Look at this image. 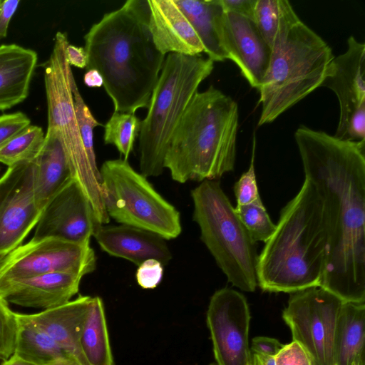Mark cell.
<instances>
[{
  "label": "cell",
  "mask_w": 365,
  "mask_h": 365,
  "mask_svg": "<svg viewBox=\"0 0 365 365\" xmlns=\"http://www.w3.org/2000/svg\"><path fill=\"white\" fill-rule=\"evenodd\" d=\"M353 365H364V364H354Z\"/></svg>",
  "instance_id": "45"
},
{
  "label": "cell",
  "mask_w": 365,
  "mask_h": 365,
  "mask_svg": "<svg viewBox=\"0 0 365 365\" xmlns=\"http://www.w3.org/2000/svg\"><path fill=\"white\" fill-rule=\"evenodd\" d=\"M198 36L208 58L215 61L227 59L220 43L216 18L222 11L219 0H174Z\"/></svg>",
  "instance_id": "24"
},
{
  "label": "cell",
  "mask_w": 365,
  "mask_h": 365,
  "mask_svg": "<svg viewBox=\"0 0 365 365\" xmlns=\"http://www.w3.org/2000/svg\"><path fill=\"white\" fill-rule=\"evenodd\" d=\"M66 56L68 64L79 68L87 66V56L83 47L68 44L66 49Z\"/></svg>",
  "instance_id": "40"
},
{
  "label": "cell",
  "mask_w": 365,
  "mask_h": 365,
  "mask_svg": "<svg viewBox=\"0 0 365 365\" xmlns=\"http://www.w3.org/2000/svg\"><path fill=\"white\" fill-rule=\"evenodd\" d=\"M220 43L250 85L259 89L267 71L272 48L252 20L222 11L216 18Z\"/></svg>",
  "instance_id": "16"
},
{
  "label": "cell",
  "mask_w": 365,
  "mask_h": 365,
  "mask_svg": "<svg viewBox=\"0 0 365 365\" xmlns=\"http://www.w3.org/2000/svg\"><path fill=\"white\" fill-rule=\"evenodd\" d=\"M255 138L253 140L252 154L248 170L242 173L234 185L237 206L261 201L255 171Z\"/></svg>",
  "instance_id": "33"
},
{
  "label": "cell",
  "mask_w": 365,
  "mask_h": 365,
  "mask_svg": "<svg viewBox=\"0 0 365 365\" xmlns=\"http://www.w3.org/2000/svg\"><path fill=\"white\" fill-rule=\"evenodd\" d=\"M84 83L91 88L103 86V78L101 74L94 69L87 70L83 77Z\"/></svg>",
  "instance_id": "41"
},
{
  "label": "cell",
  "mask_w": 365,
  "mask_h": 365,
  "mask_svg": "<svg viewBox=\"0 0 365 365\" xmlns=\"http://www.w3.org/2000/svg\"><path fill=\"white\" fill-rule=\"evenodd\" d=\"M209 365H217L215 363H211Z\"/></svg>",
  "instance_id": "46"
},
{
  "label": "cell",
  "mask_w": 365,
  "mask_h": 365,
  "mask_svg": "<svg viewBox=\"0 0 365 365\" xmlns=\"http://www.w3.org/2000/svg\"><path fill=\"white\" fill-rule=\"evenodd\" d=\"M149 29L155 47L163 55L197 56L203 46L174 0H148Z\"/></svg>",
  "instance_id": "18"
},
{
  "label": "cell",
  "mask_w": 365,
  "mask_h": 365,
  "mask_svg": "<svg viewBox=\"0 0 365 365\" xmlns=\"http://www.w3.org/2000/svg\"><path fill=\"white\" fill-rule=\"evenodd\" d=\"M93 237L103 251L138 266L150 259H157L165 265L172 259L166 240L154 232L133 226L102 225Z\"/></svg>",
  "instance_id": "19"
},
{
  "label": "cell",
  "mask_w": 365,
  "mask_h": 365,
  "mask_svg": "<svg viewBox=\"0 0 365 365\" xmlns=\"http://www.w3.org/2000/svg\"><path fill=\"white\" fill-rule=\"evenodd\" d=\"M135 276L138 285L143 289H154L163 279V265L157 259H147L138 266Z\"/></svg>",
  "instance_id": "34"
},
{
  "label": "cell",
  "mask_w": 365,
  "mask_h": 365,
  "mask_svg": "<svg viewBox=\"0 0 365 365\" xmlns=\"http://www.w3.org/2000/svg\"><path fill=\"white\" fill-rule=\"evenodd\" d=\"M91 298L79 295L61 305L28 314L36 326L79 365H88L81 351L80 340Z\"/></svg>",
  "instance_id": "20"
},
{
  "label": "cell",
  "mask_w": 365,
  "mask_h": 365,
  "mask_svg": "<svg viewBox=\"0 0 365 365\" xmlns=\"http://www.w3.org/2000/svg\"><path fill=\"white\" fill-rule=\"evenodd\" d=\"M235 210L254 243H265L271 237L276 225L272 222L262 200L236 206Z\"/></svg>",
  "instance_id": "29"
},
{
  "label": "cell",
  "mask_w": 365,
  "mask_h": 365,
  "mask_svg": "<svg viewBox=\"0 0 365 365\" xmlns=\"http://www.w3.org/2000/svg\"><path fill=\"white\" fill-rule=\"evenodd\" d=\"M82 278L76 274L56 272L3 281L0 296L8 303L46 310L71 300L78 292Z\"/></svg>",
  "instance_id": "17"
},
{
  "label": "cell",
  "mask_w": 365,
  "mask_h": 365,
  "mask_svg": "<svg viewBox=\"0 0 365 365\" xmlns=\"http://www.w3.org/2000/svg\"><path fill=\"white\" fill-rule=\"evenodd\" d=\"M80 344L88 365H115L104 304L100 297L91 298Z\"/></svg>",
  "instance_id": "25"
},
{
  "label": "cell",
  "mask_w": 365,
  "mask_h": 365,
  "mask_svg": "<svg viewBox=\"0 0 365 365\" xmlns=\"http://www.w3.org/2000/svg\"><path fill=\"white\" fill-rule=\"evenodd\" d=\"M66 33L56 34L52 52L44 63V84L48 106V128L62 140L73 178L79 183L101 225L110 221L104 207L100 170L86 154L76 115L72 83L75 80L66 49Z\"/></svg>",
  "instance_id": "8"
},
{
  "label": "cell",
  "mask_w": 365,
  "mask_h": 365,
  "mask_svg": "<svg viewBox=\"0 0 365 365\" xmlns=\"http://www.w3.org/2000/svg\"><path fill=\"white\" fill-rule=\"evenodd\" d=\"M44 140L45 134L41 127L29 125L0 146V163L9 168L34 160Z\"/></svg>",
  "instance_id": "27"
},
{
  "label": "cell",
  "mask_w": 365,
  "mask_h": 365,
  "mask_svg": "<svg viewBox=\"0 0 365 365\" xmlns=\"http://www.w3.org/2000/svg\"><path fill=\"white\" fill-rule=\"evenodd\" d=\"M237 103L210 86L197 92L170 141L164 160L173 180H216L235 168Z\"/></svg>",
  "instance_id": "4"
},
{
  "label": "cell",
  "mask_w": 365,
  "mask_h": 365,
  "mask_svg": "<svg viewBox=\"0 0 365 365\" xmlns=\"http://www.w3.org/2000/svg\"><path fill=\"white\" fill-rule=\"evenodd\" d=\"M3 362L4 365H39L27 361L15 354H14L9 359Z\"/></svg>",
  "instance_id": "43"
},
{
  "label": "cell",
  "mask_w": 365,
  "mask_h": 365,
  "mask_svg": "<svg viewBox=\"0 0 365 365\" xmlns=\"http://www.w3.org/2000/svg\"><path fill=\"white\" fill-rule=\"evenodd\" d=\"M1 40L0 39V42H1Z\"/></svg>",
  "instance_id": "49"
},
{
  "label": "cell",
  "mask_w": 365,
  "mask_h": 365,
  "mask_svg": "<svg viewBox=\"0 0 365 365\" xmlns=\"http://www.w3.org/2000/svg\"><path fill=\"white\" fill-rule=\"evenodd\" d=\"M283 345L274 338L256 336L252 339L250 349L252 353H258L274 357Z\"/></svg>",
  "instance_id": "38"
},
{
  "label": "cell",
  "mask_w": 365,
  "mask_h": 365,
  "mask_svg": "<svg viewBox=\"0 0 365 365\" xmlns=\"http://www.w3.org/2000/svg\"><path fill=\"white\" fill-rule=\"evenodd\" d=\"M365 304L344 302L333 341L334 365L364 364Z\"/></svg>",
  "instance_id": "23"
},
{
  "label": "cell",
  "mask_w": 365,
  "mask_h": 365,
  "mask_svg": "<svg viewBox=\"0 0 365 365\" xmlns=\"http://www.w3.org/2000/svg\"><path fill=\"white\" fill-rule=\"evenodd\" d=\"M330 46L303 23L284 0L269 64L258 89V125L278 116L321 86L334 58Z\"/></svg>",
  "instance_id": "5"
},
{
  "label": "cell",
  "mask_w": 365,
  "mask_h": 365,
  "mask_svg": "<svg viewBox=\"0 0 365 365\" xmlns=\"http://www.w3.org/2000/svg\"><path fill=\"white\" fill-rule=\"evenodd\" d=\"M343 302L320 286L290 295L282 318L292 340L304 349L312 365H334V329Z\"/></svg>",
  "instance_id": "10"
},
{
  "label": "cell",
  "mask_w": 365,
  "mask_h": 365,
  "mask_svg": "<svg viewBox=\"0 0 365 365\" xmlns=\"http://www.w3.org/2000/svg\"><path fill=\"white\" fill-rule=\"evenodd\" d=\"M1 169V168H0Z\"/></svg>",
  "instance_id": "50"
},
{
  "label": "cell",
  "mask_w": 365,
  "mask_h": 365,
  "mask_svg": "<svg viewBox=\"0 0 365 365\" xmlns=\"http://www.w3.org/2000/svg\"><path fill=\"white\" fill-rule=\"evenodd\" d=\"M101 225L91 202L73 178L44 206L31 240L56 238L90 244Z\"/></svg>",
  "instance_id": "15"
},
{
  "label": "cell",
  "mask_w": 365,
  "mask_h": 365,
  "mask_svg": "<svg viewBox=\"0 0 365 365\" xmlns=\"http://www.w3.org/2000/svg\"><path fill=\"white\" fill-rule=\"evenodd\" d=\"M251 365H276L274 356L252 353Z\"/></svg>",
  "instance_id": "42"
},
{
  "label": "cell",
  "mask_w": 365,
  "mask_h": 365,
  "mask_svg": "<svg viewBox=\"0 0 365 365\" xmlns=\"http://www.w3.org/2000/svg\"><path fill=\"white\" fill-rule=\"evenodd\" d=\"M31 125L29 118L22 112L0 115V146Z\"/></svg>",
  "instance_id": "35"
},
{
  "label": "cell",
  "mask_w": 365,
  "mask_h": 365,
  "mask_svg": "<svg viewBox=\"0 0 365 365\" xmlns=\"http://www.w3.org/2000/svg\"><path fill=\"white\" fill-rule=\"evenodd\" d=\"M99 170L103 204L110 218L166 240L180 235V212L128 160H106Z\"/></svg>",
  "instance_id": "9"
},
{
  "label": "cell",
  "mask_w": 365,
  "mask_h": 365,
  "mask_svg": "<svg viewBox=\"0 0 365 365\" xmlns=\"http://www.w3.org/2000/svg\"><path fill=\"white\" fill-rule=\"evenodd\" d=\"M321 86L336 95L339 120L334 135L350 140H365V44L353 36L346 51L334 57Z\"/></svg>",
  "instance_id": "12"
},
{
  "label": "cell",
  "mask_w": 365,
  "mask_h": 365,
  "mask_svg": "<svg viewBox=\"0 0 365 365\" xmlns=\"http://www.w3.org/2000/svg\"><path fill=\"white\" fill-rule=\"evenodd\" d=\"M47 365H79L76 361L68 359L63 358L53 361Z\"/></svg>",
  "instance_id": "44"
},
{
  "label": "cell",
  "mask_w": 365,
  "mask_h": 365,
  "mask_svg": "<svg viewBox=\"0 0 365 365\" xmlns=\"http://www.w3.org/2000/svg\"><path fill=\"white\" fill-rule=\"evenodd\" d=\"M284 0H257L254 22L271 47L274 43L283 11Z\"/></svg>",
  "instance_id": "30"
},
{
  "label": "cell",
  "mask_w": 365,
  "mask_h": 365,
  "mask_svg": "<svg viewBox=\"0 0 365 365\" xmlns=\"http://www.w3.org/2000/svg\"><path fill=\"white\" fill-rule=\"evenodd\" d=\"M16 317L18 331L14 354L39 365L63 358L73 359L28 314L16 313Z\"/></svg>",
  "instance_id": "26"
},
{
  "label": "cell",
  "mask_w": 365,
  "mask_h": 365,
  "mask_svg": "<svg viewBox=\"0 0 365 365\" xmlns=\"http://www.w3.org/2000/svg\"><path fill=\"white\" fill-rule=\"evenodd\" d=\"M0 296V360L5 361L14 353L18 331L16 313Z\"/></svg>",
  "instance_id": "32"
},
{
  "label": "cell",
  "mask_w": 365,
  "mask_h": 365,
  "mask_svg": "<svg viewBox=\"0 0 365 365\" xmlns=\"http://www.w3.org/2000/svg\"><path fill=\"white\" fill-rule=\"evenodd\" d=\"M329 249L322 200L307 179L281 210L258 255L257 285L265 292L294 293L321 286Z\"/></svg>",
  "instance_id": "3"
},
{
  "label": "cell",
  "mask_w": 365,
  "mask_h": 365,
  "mask_svg": "<svg viewBox=\"0 0 365 365\" xmlns=\"http://www.w3.org/2000/svg\"><path fill=\"white\" fill-rule=\"evenodd\" d=\"M1 0H0V3H1Z\"/></svg>",
  "instance_id": "48"
},
{
  "label": "cell",
  "mask_w": 365,
  "mask_h": 365,
  "mask_svg": "<svg viewBox=\"0 0 365 365\" xmlns=\"http://www.w3.org/2000/svg\"><path fill=\"white\" fill-rule=\"evenodd\" d=\"M37 61L32 49L15 43L0 45V111L28 97Z\"/></svg>",
  "instance_id": "21"
},
{
  "label": "cell",
  "mask_w": 365,
  "mask_h": 365,
  "mask_svg": "<svg viewBox=\"0 0 365 365\" xmlns=\"http://www.w3.org/2000/svg\"><path fill=\"white\" fill-rule=\"evenodd\" d=\"M72 91L76 115L83 144L89 160L93 165H97L94 150L93 130L102 124L97 121L86 104L75 80L72 83Z\"/></svg>",
  "instance_id": "31"
},
{
  "label": "cell",
  "mask_w": 365,
  "mask_h": 365,
  "mask_svg": "<svg viewBox=\"0 0 365 365\" xmlns=\"http://www.w3.org/2000/svg\"><path fill=\"white\" fill-rule=\"evenodd\" d=\"M294 138L305 178L316 188L329 249L322 287L343 302H365V140H341L304 125Z\"/></svg>",
  "instance_id": "1"
},
{
  "label": "cell",
  "mask_w": 365,
  "mask_h": 365,
  "mask_svg": "<svg viewBox=\"0 0 365 365\" xmlns=\"http://www.w3.org/2000/svg\"><path fill=\"white\" fill-rule=\"evenodd\" d=\"M0 365H4V362L2 361L1 364H0Z\"/></svg>",
  "instance_id": "47"
},
{
  "label": "cell",
  "mask_w": 365,
  "mask_h": 365,
  "mask_svg": "<svg viewBox=\"0 0 365 365\" xmlns=\"http://www.w3.org/2000/svg\"><path fill=\"white\" fill-rule=\"evenodd\" d=\"M35 169L34 160L8 168L0 178V259L21 245L39 219Z\"/></svg>",
  "instance_id": "14"
},
{
  "label": "cell",
  "mask_w": 365,
  "mask_h": 365,
  "mask_svg": "<svg viewBox=\"0 0 365 365\" xmlns=\"http://www.w3.org/2000/svg\"><path fill=\"white\" fill-rule=\"evenodd\" d=\"M276 365H312L304 349L297 341L283 345L274 356Z\"/></svg>",
  "instance_id": "36"
},
{
  "label": "cell",
  "mask_w": 365,
  "mask_h": 365,
  "mask_svg": "<svg viewBox=\"0 0 365 365\" xmlns=\"http://www.w3.org/2000/svg\"><path fill=\"white\" fill-rule=\"evenodd\" d=\"M193 220L200 238L229 282L245 292L257 286L255 243L217 180H204L191 191Z\"/></svg>",
  "instance_id": "7"
},
{
  "label": "cell",
  "mask_w": 365,
  "mask_h": 365,
  "mask_svg": "<svg viewBox=\"0 0 365 365\" xmlns=\"http://www.w3.org/2000/svg\"><path fill=\"white\" fill-rule=\"evenodd\" d=\"M225 12L233 13L254 21L257 0H219Z\"/></svg>",
  "instance_id": "37"
},
{
  "label": "cell",
  "mask_w": 365,
  "mask_h": 365,
  "mask_svg": "<svg viewBox=\"0 0 365 365\" xmlns=\"http://www.w3.org/2000/svg\"><path fill=\"white\" fill-rule=\"evenodd\" d=\"M34 197L43 210L48 202L73 178L58 133L47 129L43 145L35 159Z\"/></svg>",
  "instance_id": "22"
},
{
  "label": "cell",
  "mask_w": 365,
  "mask_h": 365,
  "mask_svg": "<svg viewBox=\"0 0 365 365\" xmlns=\"http://www.w3.org/2000/svg\"><path fill=\"white\" fill-rule=\"evenodd\" d=\"M141 120L135 113L113 112L104 125L105 144L114 145L128 160L139 135Z\"/></svg>",
  "instance_id": "28"
},
{
  "label": "cell",
  "mask_w": 365,
  "mask_h": 365,
  "mask_svg": "<svg viewBox=\"0 0 365 365\" xmlns=\"http://www.w3.org/2000/svg\"><path fill=\"white\" fill-rule=\"evenodd\" d=\"M20 3L19 0H4L0 3V39L7 35L10 21Z\"/></svg>",
  "instance_id": "39"
},
{
  "label": "cell",
  "mask_w": 365,
  "mask_h": 365,
  "mask_svg": "<svg viewBox=\"0 0 365 365\" xmlns=\"http://www.w3.org/2000/svg\"><path fill=\"white\" fill-rule=\"evenodd\" d=\"M250 312L245 297L230 288L211 297L206 322L217 365H251Z\"/></svg>",
  "instance_id": "13"
},
{
  "label": "cell",
  "mask_w": 365,
  "mask_h": 365,
  "mask_svg": "<svg viewBox=\"0 0 365 365\" xmlns=\"http://www.w3.org/2000/svg\"><path fill=\"white\" fill-rule=\"evenodd\" d=\"M148 0H128L84 36L86 70H96L115 112L148 108L165 58L149 29Z\"/></svg>",
  "instance_id": "2"
},
{
  "label": "cell",
  "mask_w": 365,
  "mask_h": 365,
  "mask_svg": "<svg viewBox=\"0 0 365 365\" xmlns=\"http://www.w3.org/2000/svg\"><path fill=\"white\" fill-rule=\"evenodd\" d=\"M1 259L0 282L56 272L84 277L96 267V254L90 244L56 238L31 240Z\"/></svg>",
  "instance_id": "11"
},
{
  "label": "cell",
  "mask_w": 365,
  "mask_h": 365,
  "mask_svg": "<svg viewBox=\"0 0 365 365\" xmlns=\"http://www.w3.org/2000/svg\"><path fill=\"white\" fill-rule=\"evenodd\" d=\"M213 68L214 62L200 55L165 56L138 135L139 167L146 178L163 172L174 131L200 83Z\"/></svg>",
  "instance_id": "6"
}]
</instances>
